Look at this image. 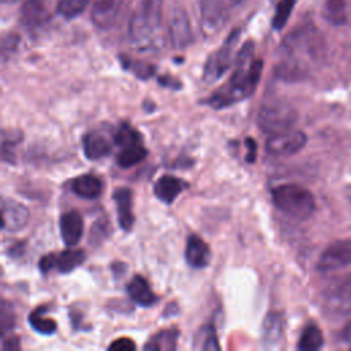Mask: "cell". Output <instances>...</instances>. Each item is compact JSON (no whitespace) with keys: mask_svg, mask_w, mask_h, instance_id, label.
<instances>
[{"mask_svg":"<svg viewBox=\"0 0 351 351\" xmlns=\"http://www.w3.org/2000/svg\"><path fill=\"white\" fill-rule=\"evenodd\" d=\"M324 346V336L321 329L315 324H308L299 339L298 350L300 351H315Z\"/></svg>","mask_w":351,"mask_h":351,"instance_id":"25","label":"cell"},{"mask_svg":"<svg viewBox=\"0 0 351 351\" xmlns=\"http://www.w3.org/2000/svg\"><path fill=\"white\" fill-rule=\"evenodd\" d=\"M163 0H136L129 21V37L138 49L155 47L162 23Z\"/></svg>","mask_w":351,"mask_h":351,"instance_id":"2","label":"cell"},{"mask_svg":"<svg viewBox=\"0 0 351 351\" xmlns=\"http://www.w3.org/2000/svg\"><path fill=\"white\" fill-rule=\"evenodd\" d=\"M147 156V148L143 145V143H134L122 147V149L118 152L115 160L117 165L122 169H129L141 160H144Z\"/></svg>","mask_w":351,"mask_h":351,"instance_id":"22","label":"cell"},{"mask_svg":"<svg viewBox=\"0 0 351 351\" xmlns=\"http://www.w3.org/2000/svg\"><path fill=\"white\" fill-rule=\"evenodd\" d=\"M237 37H239V30L232 32L229 37L223 41V44L207 58V62L203 70V80L206 82L208 84L215 82L228 71V69L230 67L232 52L237 41Z\"/></svg>","mask_w":351,"mask_h":351,"instance_id":"6","label":"cell"},{"mask_svg":"<svg viewBox=\"0 0 351 351\" xmlns=\"http://www.w3.org/2000/svg\"><path fill=\"white\" fill-rule=\"evenodd\" d=\"M108 223L107 221H96L95 225L92 226V230H90V243L95 244V243H99L101 241L107 233H108Z\"/></svg>","mask_w":351,"mask_h":351,"instance_id":"35","label":"cell"},{"mask_svg":"<svg viewBox=\"0 0 351 351\" xmlns=\"http://www.w3.org/2000/svg\"><path fill=\"white\" fill-rule=\"evenodd\" d=\"M239 0H202L200 29L204 37L215 36L226 23L232 8Z\"/></svg>","mask_w":351,"mask_h":351,"instance_id":"5","label":"cell"},{"mask_svg":"<svg viewBox=\"0 0 351 351\" xmlns=\"http://www.w3.org/2000/svg\"><path fill=\"white\" fill-rule=\"evenodd\" d=\"M18 43V37L14 36V34H10L8 37H5L3 40V53H5V51L10 48V49H14L15 45Z\"/></svg>","mask_w":351,"mask_h":351,"instance_id":"40","label":"cell"},{"mask_svg":"<svg viewBox=\"0 0 351 351\" xmlns=\"http://www.w3.org/2000/svg\"><path fill=\"white\" fill-rule=\"evenodd\" d=\"M86 255L84 250H64L56 255L55 267L60 273H70L82 265Z\"/></svg>","mask_w":351,"mask_h":351,"instance_id":"24","label":"cell"},{"mask_svg":"<svg viewBox=\"0 0 351 351\" xmlns=\"http://www.w3.org/2000/svg\"><path fill=\"white\" fill-rule=\"evenodd\" d=\"M108 350H111V351H133V350H136V344L133 340H130L128 337H121V339L114 340L108 346Z\"/></svg>","mask_w":351,"mask_h":351,"instance_id":"36","label":"cell"},{"mask_svg":"<svg viewBox=\"0 0 351 351\" xmlns=\"http://www.w3.org/2000/svg\"><path fill=\"white\" fill-rule=\"evenodd\" d=\"M274 206L285 215L304 221L315 211V199L313 193L298 184H282L271 191Z\"/></svg>","mask_w":351,"mask_h":351,"instance_id":"3","label":"cell"},{"mask_svg":"<svg viewBox=\"0 0 351 351\" xmlns=\"http://www.w3.org/2000/svg\"><path fill=\"white\" fill-rule=\"evenodd\" d=\"M55 262H56V255L55 254H47L44 256L40 258L38 261V269L43 274H47L48 271H51L55 267Z\"/></svg>","mask_w":351,"mask_h":351,"instance_id":"37","label":"cell"},{"mask_svg":"<svg viewBox=\"0 0 351 351\" xmlns=\"http://www.w3.org/2000/svg\"><path fill=\"white\" fill-rule=\"evenodd\" d=\"M284 333V317L278 311L269 313L262 324V344L265 348H273L278 344Z\"/></svg>","mask_w":351,"mask_h":351,"instance_id":"18","label":"cell"},{"mask_svg":"<svg viewBox=\"0 0 351 351\" xmlns=\"http://www.w3.org/2000/svg\"><path fill=\"white\" fill-rule=\"evenodd\" d=\"M121 62L126 70H129L137 78H141V80H148L155 73V67L152 64H148V63H144L140 60H133V59H128V58L122 56Z\"/></svg>","mask_w":351,"mask_h":351,"instance_id":"32","label":"cell"},{"mask_svg":"<svg viewBox=\"0 0 351 351\" xmlns=\"http://www.w3.org/2000/svg\"><path fill=\"white\" fill-rule=\"evenodd\" d=\"M159 84L163 86H170L173 89H178L181 86V84L177 80H171L169 77H160L159 78Z\"/></svg>","mask_w":351,"mask_h":351,"instance_id":"41","label":"cell"},{"mask_svg":"<svg viewBox=\"0 0 351 351\" xmlns=\"http://www.w3.org/2000/svg\"><path fill=\"white\" fill-rule=\"evenodd\" d=\"M112 199L117 207L118 223L123 230H130L134 223V215L132 211V192L129 188H118L112 193Z\"/></svg>","mask_w":351,"mask_h":351,"instance_id":"17","label":"cell"},{"mask_svg":"<svg viewBox=\"0 0 351 351\" xmlns=\"http://www.w3.org/2000/svg\"><path fill=\"white\" fill-rule=\"evenodd\" d=\"M296 122V110L289 103L281 100H273L262 104L256 117L259 129L270 136L291 130Z\"/></svg>","mask_w":351,"mask_h":351,"instance_id":"4","label":"cell"},{"mask_svg":"<svg viewBox=\"0 0 351 351\" xmlns=\"http://www.w3.org/2000/svg\"><path fill=\"white\" fill-rule=\"evenodd\" d=\"M324 308L335 317L351 315V274L333 284L325 293Z\"/></svg>","mask_w":351,"mask_h":351,"instance_id":"7","label":"cell"},{"mask_svg":"<svg viewBox=\"0 0 351 351\" xmlns=\"http://www.w3.org/2000/svg\"><path fill=\"white\" fill-rule=\"evenodd\" d=\"M3 348L4 350H16L19 348V340L16 336H12V337H4L3 340Z\"/></svg>","mask_w":351,"mask_h":351,"instance_id":"39","label":"cell"},{"mask_svg":"<svg viewBox=\"0 0 351 351\" xmlns=\"http://www.w3.org/2000/svg\"><path fill=\"white\" fill-rule=\"evenodd\" d=\"M322 14L325 19L335 25L340 26L347 21V10L344 0H324Z\"/></svg>","mask_w":351,"mask_h":351,"instance_id":"26","label":"cell"},{"mask_svg":"<svg viewBox=\"0 0 351 351\" xmlns=\"http://www.w3.org/2000/svg\"><path fill=\"white\" fill-rule=\"evenodd\" d=\"M90 3V0H59L58 1V14L63 18L71 19L80 15L86 5Z\"/></svg>","mask_w":351,"mask_h":351,"instance_id":"31","label":"cell"},{"mask_svg":"<svg viewBox=\"0 0 351 351\" xmlns=\"http://www.w3.org/2000/svg\"><path fill=\"white\" fill-rule=\"evenodd\" d=\"M343 336H344V339H346L347 341L351 343V321L346 325V328H344V330H343Z\"/></svg>","mask_w":351,"mask_h":351,"instance_id":"42","label":"cell"},{"mask_svg":"<svg viewBox=\"0 0 351 351\" xmlns=\"http://www.w3.org/2000/svg\"><path fill=\"white\" fill-rule=\"evenodd\" d=\"M245 147H247V155H245V162L248 163H254L256 159V154H258V145L256 141L252 137H247L245 138Z\"/></svg>","mask_w":351,"mask_h":351,"instance_id":"38","label":"cell"},{"mask_svg":"<svg viewBox=\"0 0 351 351\" xmlns=\"http://www.w3.org/2000/svg\"><path fill=\"white\" fill-rule=\"evenodd\" d=\"M188 188V182L182 178L174 177V176H162L156 180L154 185V193L155 196L166 204H171L180 193H182Z\"/></svg>","mask_w":351,"mask_h":351,"instance_id":"15","label":"cell"},{"mask_svg":"<svg viewBox=\"0 0 351 351\" xmlns=\"http://www.w3.org/2000/svg\"><path fill=\"white\" fill-rule=\"evenodd\" d=\"M22 140L21 132L3 130L1 133V158L4 162H15L12 148Z\"/></svg>","mask_w":351,"mask_h":351,"instance_id":"30","label":"cell"},{"mask_svg":"<svg viewBox=\"0 0 351 351\" xmlns=\"http://www.w3.org/2000/svg\"><path fill=\"white\" fill-rule=\"evenodd\" d=\"M126 291L130 299L143 307H149L156 302V295L151 289L148 281L141 276H134L128 282Z\"/></svg>","mask_w":351,"mask_h":351,"instance_id":"20","label":"cell"},{"mask_svg":"<svg viewBox=\"0 0 351 351\" xmlns=\"http://www.w3.org/2000/svg\"><path fill=\"white\" fill-rule=\"evenodd\" d=\"M110 140L100 132H89L82 138V149L88 159L99 160L111 152Z\"/></svg>","mask_w":351,"mask_h":351,"instance_id":"19","label":"cell"},{"mask_svg":"<svg viewBox=\"0 0 351 351\" xmlns=\"http://www.w3.org/2000/svg\"><path fill=\"white\" fill-rule=\"evenodd\" d=\"M123 0H95L90 10V19L99 29H110L118 19Z\"/></svg>","mask_w":351,"mask_h":351,"instance_id":"11","label":"cell"},{"mask_svg":"<svg viewBox=\"0 0 351 351\" xmlns=\"http://www.w3.org/2000/svg\"><path fill=\"white\" fill-rule=\"evenodd\" d=\"M169 37L174 48L182 49L192 43V29L189 18L184 11H176L169 25Z\"/></svg>","mask_w":351,"mask_h":351,"instance_id":"14","label":"cell"},{"mask_svg":"<svg viewBox=\"0 0 351 351\" xmlns=\"http://www.w3.org/2000/svg\"><path fill=\"white\" fill-rule=\"evenodd\" d=\"M140 141H143L141 134L128 122H121L114 132V143L119 147H125Z\"/></svg>","mask_w":351,"mask_h":351,"instance_id":"28","label":"cell"},{"mask_svg":"<svg viewBox=\"0 0 351 351\" xmlns=\"http://www.w3.org/2000/svg\"><path fill=\"white\" fill-rule=\"evenodd\" d=\"M351 265V240H336L321 254L317 269L322 273L335 271Z\"/></svg>","mask_w":351,"mask_h":351,"instance_id":"8","label":"cell"},{"mask_svg":"<svg viewBox=\"0 0 351 351\" xmlns=\"http://www.w3.org/2000/svg\"><path fill=\"white\" fill-rule=\"evenodd\" d=\"M59 230L63 243L67 247L77 245L84 234V221L80 213L71 210L60 215Z\"/></svg>","mask_w":351,"mask_h":351,"instance_id":"12","label":"cell"},{"mask_svg":"<svg viewBox=\"0 0 351 351\" xmlns=\"http://www.w3.org/2000/svg\"><path fill=\"white\" fill-rule=\"evenodd\" d=\"M1 218H3V230L5 232H18L23 229L30 218V213L26 206L22 203L3 197L1 199Z\"/></svg>","mask_w":351,"mask_h":351,"instance_id":"10","label":"cell"},{"mask_svg":"<svg viewBox=\"0 0 351 351\" xmlns=\"http://www.w3.org/2000/svg\"><path fill=\"white\" fill-rule=\"evenodd\" d=\"M49 18V12L43 0H26L21 7V22L27 30L44 27Z\"/></svg>","mask_w":351,"mask_h":351,"instance_id":"13","label":"cell"},{"mask_svg":"<svg viewBox=\"0 0 351 351\" xmlns=\"http://www.w3.org/2000/svg\"><path fill=\"white\" fill-rule=\"evenodd\" d=\"M193 348L219 350V343L217 340V333L213 325H206L199 330L193 341Z\"/></svg>","mask_w":351,"mask_h":351,"instance_id":"29","label":"cell"},{"mask_svg":"<svg viewBox=\"0 0 351 351\" xmlns=\"http://www.w3.org/2000/svg\"><path fill=\"white\" fill-rule=\"evenodd\" d=\"M307 143V136L302 130H288L271 134L266 140V151L276 156H289L299 152Z\"/></svg>","mask_w":351,"mask_h":351,"instance_id":"9","label":"cell"},{"mask_svg":"<svg viewBox=\"0 0 351 351\" xmlns=\"http://www.w3.org/2000/svg\"><path fill=\"white\" fill-rule=\"evenodd\" d=\"M44 311H45V307H38L34 311H32L27 318L29 325L37 333L52 335L56 332V322L52 318L44 315Z\"/></svg>","mask_w":351,"mask_h":351,"instance_id":"27","label":"cell"},{"mask_svg":"<svg viewBox=\"0 0 351 351\" xmlns=\"http://www.w3.org/2000/svg\"><path fill=\"white\" fill-rule=\"evenodd\" d=\"M295 3H296V0H280L278 1L273 21H271L273 29L281 30L285 26V23L288 22V18L293 10Z\"/></svg>","mask_w":351,"mask_h":351,"instance_id":"33","label":"cell"},{"mask_svg":"<svg viewBox=\"0 0 351 351\" xmlns=\"http://www.w3.org/2000/svg\"><path fill=\"white\" fill-rule=\"evenodd\" d=\"M14 325H15L14 308L10 303L3 300L1 307H0V329H1L3 337L14 329Z\"/></svg>","mask_w":351,"mask_h":351,"instance_id":"34","label":"cell"},{"mask_svg":"<svg viewBox=\"0 0 351 351\" xmlns=\"http://www.w3.org/2000/svg\"><path fill=\"white\" fill-rule=\"evenodd\" d=\"M262 69V59H254V43L245 41L236 56L232 77L223 86L208 96L206 103L215 110H222L245 100L255 92L261 80Z\"/></svg>","mask_w":351,"mask_h":351,"instance_id":"1","label":"cell"},{"mask_svg":"<svg viewBox=\"0 0 351 351\" xmlns=\"http://www.w3.org/2000/svg\"><path fill=\"white\" fill-rule=\"evenodd\" d=\"M185 261L195 269H202L208 265L210 248L200 236L191 234L188 237L185 247Z\"/></svg>","mask_w":351,"mask_h":351,"instance_id":"16","label":"cell"},{"mask_svg":"<svg viewBox=\"0 0 351 351\" xmlns=\"http://www.w3.org/2000/svg\"><path fill=\"white\" fill-rule=\"evenodd\" d=\"M71 191L82 199H96L103 192V182L93 174H82L71 181Z\"/></svg>","mask_w":351,"mask_h":351,"instance_id":"21","label":"cell"},{"mask_svg":"<svg viewBox=\"0 0 351 351\" xmlns=\"http://www.w3.org/2000/svg\"><path fill=\"white\" fill-rule=\"evenodd\" d=\"M178 329L171 328V329H163L154 335L148 343L144 346L145 350H152V351H173L177 347V340H178Z\"/></svg>","mask_w":351,"mask_h":351,"instance_id":"23","label":"cell"}]
</instances>
